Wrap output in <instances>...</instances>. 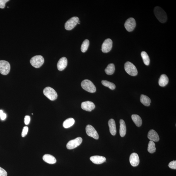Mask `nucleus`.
Wrapping results in <instances>:
<instances>
[{"label":"nucleus","instance_id":"obj_31","mask_svg":"<svg viewBox=\"0 0 176 176\" xmlns=\"http://www.w3.org/2000/svg\"><path fill=\"white\" fill-rule=\"evenodd\" d=\"M9 1V0H0V8H5L6 3Z\"/></svg>","mask_w":176,"mask_h":176},{"label":"nucleus","instance_id":"obj_8","mask_svg":"<svg viewBox=\"0 0 176 176\" xmlns=\"http://www.w3.org/2000/svg\"><path fill=\"white\" fill-rule=\"evenodd\" d=\"M83 139L82 138L78 137L75 139L69 141L67 144V148L69 150H72L77 147L82 143Z\"/></svg>","mask_w":176,"mask_h":176},{"label":"nucleus","instance_id":"obj_33","mask_svg":"<svg viewBox=\"0 0 176 176\" xmlns=\"http://www.w3.org/2000/svg\"><path fill=\"white\" fill-rule=\"evenodd\" d=\"M30 121V117L28 116H26L24 117V122L26 125L29 124Z\"/></svg>","mask_w":176,"mask_h":176},{"label":"nucleus","instance_id":"obj_1","mask_svg":"<svg viewBox=\"0 0 176 176\" xmlns=\"http://www.w3.org/2000/svg\"><path fill=\"white\" fill-rule=\"evenodd\" d=\"M154 13L155 17L161 23H165L167 20V17L166 13L161 7H156L154 8Z\"/></svg>","mask_w":176,"mask_h":176},{"label":"nucleus","instance_id":"obj_4","mask_svg":"<svg viewBox=\"0 0 176 176\" xmlns=\"http://www.w3.org/2000/svg\"><path fill=\"white\" fill-rule=\"evenodd\" d=\"M44 62V59L42 56L38 55L33 56L30 60L32 66L35 68H39L42 66Z\"/></svg>","mask_w":176,"mask_h":176},{"label":"nucleus","instance_id":"obj_22","mask_svg":"<svg viewBox=\"0 0 176 176\" xmlns=\"http://www.w3.org/2000/svg\"><path fill=\"white\" fill-rule=\"evenodd\" d=\"M141 103L144 106L148 107L150 105L151 100L150 98L144 95H141L140 97Z\"/></svg>","mask_w":176,"mask_h":176},{"label":"nucleus","instance_id":"obj_15","mask_svg":"<svg viewBox=\"0 0 176 176\" xmlns=\"http://www.w3.org/2000/svg\"><path fill=\"white\" fill-rule=\"evenodd\" d=\"M67 61L66 57H62L58 61L57 64V67L58 70L62 71L66 67Z\"/></svg>","mask_w":176,"mask_h":176},{"label":"nucleus","instance_id":"obj_28","mask_svg":"<svg viewBox=\"0 0 176 176\" xmlns=\"http://www.w3.org/2000/svg\"><path fill=\"white\" fill-rule=\"evenodd\" d=\"M89 45V40L86 39L84 40L83 42V43L81 47V51L83 53H85L86 52L88 49Z\"/></svg>","mask_w":176,"mask_h":176},{"label":"nucleus","instance_id":"obj_30","mask_svg":"<svg viewBox=\"0 0 176 176\" xmlns=\"http://www.w3.org/2000/svg\"><path fill=\"white\" fill-rule=\"evenodd\" d=\"M169 167L171 169H176V161H171L169 163L168 165Z\"/></svg>","mask_w":176,"mask_h":176},{"label":"nucleus","instance_id":"obj_26","mask_svg":"<svg viewBox=\"0 0 176 176\" xmlns=\"http://www.w3.org/2000/svg\"><path fill=\"white\" fill-rule=\"evenodd\" d=\"M148 152L151 154L154 153L156 151V148L155 147V144L154 142L150 141L148 144Z\"/></svg>","mask_w":176,"mask_h":176},{"label":"nucleus","instance_id":"obj_20","mask_svg":"<svg viewBox=\"0 0 176 176\" xmlns=\"http://www.w3.org/2000/svg\"><path fill=\"white\" fill-rule=\"evenodd\" d=\"M120 130L119 133L121 137L124 136L126 133V127L124 121L123 119H120Z\"/></svg>","mask_w":176,"mask_h":176},{"label":"nucleus","instance_id":"obj_5","mask_svg":"<svg viewBox=\"0 0 176 176\" xmlns=\"http://www.w3.org/2000/svg\"><path fill=\"white\" fill-rule=\"evenodd\" d=\"M125 71L129 75L135 76L137 75L138 71L136 67L132 63L126 62L124 66Z\"/></svg>","mask_w":176,"mask_h":176},{"label":"nucleus","instance_id":"obj_14","mask_svg":"<svg viewBox=\"0 0 176 176\" xmlns=\"http://www.w3.org/2000/svg\"><path fill=\"white\" fill-rule=\"evenodd\" d=\"M91 161L93 163L96 164H100L104 163L106 161V158L99 155H94L90 157Z\"/></svg>","mask_w":176,"mask_h":176},{"label":"nucleus","instance_id":"obj_16","mask_svg":"<svg viewBox=\"0 0 176 176\" xmlns=\"http://www.w3.org/2000/svg\"><path fill=\"white\" fill-rule=\"evenodd\" d=\"M148 138L153 142H157L159 140V138L157 133L153 130H150L148 135Z\"/></svg>","mask_w":176,"mask_h":176},{"label":"nucleus","instance_id":"obj_21","mask_svg":"<svg viewBox=\"0 0 176 176\" xmlns=\"http://www.w3.org/2000/svg\"><path fill=\"white\" fill-rule=\"evenodd\" d=\"M132 118L133 121L137 127H140L141 126L142 121L141 117L138 115L134 114L132 116Z\"/></svg>","mask_w":176,"mask_h":176},{"label":"nucleus","instance_id":"obj_23","mask_svg":"<svg viewBox=\"0 0 176 176\" xmlns=\"http://www.w3.org/2000/svg\"><path fill=\"white\" fill-rule=\"evenodd\" d=\"M75 122V120L73 118H69L64 122L63 123V126L65 128H68L73 126Z\"/></svg>","mask_w":176,"mask_h":176},{"label":"nucleus","instance_id":"obj_29","mask_svg":"<svg viewBox=\"0 0 176 176\" xmlns=\"http://www.w3.org/2000/svg\"><path fill=\"white\" fill-rule=\"evenodd\" d=\"M28 128L27 126H25L23 128V130H22V136L24 137L26 136V135L28 134Z\"/></svg>","mask_w":176,"mask_h":176},{"label":"nucleus","instance_id":"obj_10","mask_svg":"<svg viewBox=\"0 0 176 176\" xmlns=\"http://www.w3.org/2000/svg\"><path fill=\"white\" fill-rule=\"evenodd\" d=\"M124 26L126 30L128 32L134 30L136 26V22L133 18H130L125 22Z\"/></svg>","mask_w":176,"mask_h":176},{"label":"nucleus","instance_id":"obj_32","mask_svg":"<svg viewBox=\"0 0 176 176\" xmlns=\"http://www.w3.org/2000/svg\"><path fill=\"white\" fill-rule=\"evenodd\" d=\"M7 171L3 168L0 167V176H7Z\"/></svg>","mask_w":176,"mask_h":176},{"label":"nucleus","instance_id":"obj_7","mask_svg":"<svg viewBox=\"0 0 176 176\" xmlns=\"http://www.w3.org/2000/svg\"><path fill=\"white\" fill-rule=\"evenodd\" d=\"M79 19L77 17H73L67 21L65 24V28L70 30L73 29L78 23Z\"/></svg>","mask_w":176,"mask_h":176},{"label":"nucleus","instance_id":"obj_27","mask_svg":"<svg viewBox=\"0 0 176 176\" xmlns=\"http://www.w3.org/2000/svg\"><path fill=\"white\" fill-rule=\"evenodd\" d=\"M102 84L105 86L108 87L111 90H114L116 88V85L114 83L107 80H103L101 81Z\"/></svg>","mask_w":176,"mask_h":176},{"label":"nucleus","instance_id":"obj_35","mask_svg":"<svg viewBox=\"0 0 176 176\" xmlns=\"http://www.w3.org/2000/svg\"><path fill=\"white\" fill-rule=\"evenodd\" d=\"M3 113V110H0V116Z\"/></svg>","mask_w":176,"mask_h":176},{"label":"nucleus","instance_id":"obj_25","mask_svg":"<svg viewBox=\"0 0 176 176\" xmlns=\"http://www.w3.org/2000/svg\"><path fill=\"white\" fill-rule=\"evenodd\" d=\"M141 55L144 64L147 66L149 65L150 61V59L147 53L146 52L143 51L142 52Z\"/></svg>","mask_w":176,"mask_h":176},{"label":"nucleus","instance_id":"obj_18","mask_svg":"<svg viewBox=\"0 0 176 176\" xmlns=\"http://www.w3.org/2000/svg\"><path fill=\"white\" fill-rule=\"evenodd\" d=\"M42 159L45 162L50 164H55L56 162V160L55 157L48 154L44 155Z\"/></svg>","mask_w":176,"mask_h":176},{"label":"nucleus","instance_id":"obj_9","mask_svg":"<svg viewBox=\"0 0 176 176\" xmlns=\"http://www.w3.org/2000/svg\"><path fill=\"white\" fill-rule=\"evenodd\" d=\"M85 130L88 136L96 140L99 139V135L98 133L93 126L88 125L86 127Z\"/></svg>","mask_w":176,"mask_h":176},{"label":"nucleus","instance_id":"obj_17","mask_svg":"<svg viewBox=\"0 0 176 176\" xmlns=\"http://www.w3.org/2000/svg\"><path fill=\"white\" fill-rule=\"evenodd\" d=\"M108 124L110 134L114 136L116 133V125L115 121L113 119H110L108 121Z\"/></svg>","mask_w":176,"mask_h":176},{"label":"nucleus","instance_id":"obj_6","mask_svg":"<svg viewBox=\"0 0 176 176\" xmlns=\"http://www.w3.org/2000/svg\"><path fill=\"white\" fill-rule=\"evenodd\" d=\"M10 65L8 62L5 60L0 61V73L3 75H6L9 73Z\"/></svg>","mask_w":176,"mask_h":176},{"label":"nucleus","instance_id":"obj_12","mask_svg":"<svg viewBox=\"0 0 176 176\" xmlns=\"http://www.w3.org/2000/svg\"><path fill=\"white\" fill-rule=\"evenodd\" d=\"M95 107V105L91 101H87L82 103L81 104V108L83 110L86 111L91 112Z\"/></svg>","mask_w":176,"mask_h":176},{"label":"nucleus","instance_id":"obj_24","mask_svg":"<svg viewBox=\"0 0 176 176\" xmlns=\"http://www.w3.org/2000/svg\"><path fill=\"white\" fill-rule=\"evenodd\" d=\"M115 70L114 65V64H110L108 65L105 70V73L107 75H112L114 73Z\"/></svg>","mask_w":176,"mask_h":176},{"label":"nucleus","instance_id":"obj_13","mask_svg":"<svg viewBox=\"0 0 176 176\" xmlns=\"http://www.w3.org/2000/svg\"><path fill=\"white\" fill-rule=\"evenodd\" d=\"M130 162L131 165L133 167L138 166L140 162L138 155L135 153H132L130 156Z\"/></svg>","mask_w":176,"mask_h":176},{"label":"nucleus","instance_id":"obj_19","mask_svg":"<svg viewBox=\"0 0 176 176\" xmlns=\"http://www.w3.org/2000/svg\"><path fill=\"white\" fill-rule=\"evenodd\" d=\"M168 82L169 79L168 76L166 74H162L159 79V85L160 86L164 87L168 84Z\"/></svg>","mask_w":176,"mask_h":176},{"label":"nucleus","instance_id":"obj_2","mask_svg":"<svg viewBox=\"0 0 176 176\" xmlns=\"http://www.w3.org/2000/svg\"><path fill=\"white\" fill-rule=\"evenodd\" d=\"M81 85L83 89L88 92L93 93L96 91L95 85L91 81L89 80H83L81 83Z\"/></svg>","mask_w":176,"mask_h":176},{"label":"nucleus","instance_id":"obj_34","mask_svg":"<svg viewBox=\"0 0 176 176\" xmlns=\"http://www.w3.org/2000/svg\"><path fill=\"white\" fill-rule=\"evenodd\" d=\"M6 117L7 115L6 114L4 113L0 116V117H1V118L2 120H5L6 118Z\"/></svg>","mask_w":176,"mask_h":176},{"label":"nucleus","instance_id":"obj_3","mask_svg":"<svg viewBox=\"0 0 176 176\" xmlns=\"http://www.w3.org/2000/svg\"><path fill=\"white\" fill-rule=\"evenodd\" d=\"M44 95L52 101H55L58 97V94L55 90L51 87H47L44 90Z\"/></svg>","mask_w":176,"mask_h":176},{"label":"nucleus","instance_id":"obj_11","mask_svg":"<svg viewBox=\"0 0 176 176\" xmlns=\"http://www.w3.org/2000/svg\"><path fill=\"white\" fill-rule=\"evenodd\" d=\"M112 40L110 39L105 40L104 42L101 46V50L104 53L109 52L112 48Z\"/></svg>","mask_w":176,"mask_h":176}]
</instances>
